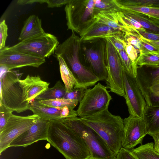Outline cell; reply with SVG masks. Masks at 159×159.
I'll return each instance as SVG.
<instances>
[{
	"label": "cell",
	"mask_w": 159,
	"mask_h": 159,
	"mask_svg": "<svg viewBox=\"0 0 159 159\" xmlns=\"http://www.w3.org/2000/svg\"><path fill=\"white\" fill-rule=\"evenodd\" d=\"M40 118L34 114L26 116L12 114L0 131V154L9 147L14 140L29 129Z\"/></svg>",
	"instance_id": "obj_10"
},
{
	"label": "cell",
	"mask_w": 159,
	"mask_h": 159,
	"mask_svg": "<svg viewBox=\"0 0 159 159\" xmlns=\"http://www.w3.org/2000/svg\"><path fill=\"white\" fill-rule=\"evenodd\" d=\"M107 87L110 91L125 97L124 90L123 70L119 54L108 38L105 39Z\"/></svg>",
	"instance_id": "obj_8"
},
{
	"label": "cell",
	"mask_w": 159,
	"mask_h": 159,
	"mask_svg": "<svg viewBox=\"0 0 159 159\" xmlns=\"http://www.w3.org/2000/svg\"><path fill=\"white\" fill-rule=\"evenodd\" d=\"M0 131L6 125L10 117L12 115V110L3 104L0 103Z\"/></svg>",
	"instance_id": "obj_35"
},
{
	"label": "cell",
	"mask_w": 159,
	"mask_h": 159,
	"mask_svg": "<svg viewBox=\"0 0 159 159\" xmlns=\"http://www.w3.org/2000/svg\"><path fill=\"white\" fill-rule=\"evenodd\" d=\"M138 67L146 66L159 68V54L150 53H140L137 60Z\"/></svg>",
	"instance_id": "obj_28"
},
{
	"label": "cell",
	"mask_w": 159,
	"mask_h": 159,
	"mask_svg": "<svg viewBox=\"0 0 159 159\" xmlns=\"http://www.w3.org/2000/svg\"><path fill=\"white\" fill-rule=\"evenodd\" d=\"M45 62L44 58L13 50L8 46L0 50V66L8 70L25 66L37 68Z\"/></svg>",
	"instance_id": "obj_12"
},
{
	"label": "cell",
	"mask_w": 159,
	"mask_h": 159,
	"mask_svg": "<svg viewBox=\"0 0 159 159\" xmlns=\"http://www.w3.org/2000/svg\"><path fill=\"white\" fill-rule=\"evenodd\" d=\"M139 22L146 32L159 34V21L148 15L140 12L122 10Z\"/></svg>",
	"instance_id": "obj_22"
},
{
	"label": "cell",
	"mask_w": 159,
	"mask_h": 159,
	"mask_svg": "<svg viewBox=\"0 0 159 159\" xmlns=\"http://www.w3.org/2000/svg\"><path fill=\"white\" fill-rule=\"evenodd\" d=\"M86 89L80 88H74L70 92L66 91L63 98L77 100L80 102L83 98Z\"/></svg>",
	"instance_id": "obj_34"
},
{
	"label": "cell",
	"mask_w": 159,
	"mask_h": 159,
	"mask_svg": "<svg viewBox=\"0 0 159 159\" xmlns=\"http://www.w3.org/2000/svg\"><path fill=\"white\" fill-rule=\"evenodd\" d=\"M29 110L40 118L49 121L61 120L78 116L76 111L67 107L58 108L45 105L36 99L30 103Z\"/></svg>",
	"instance_id": "obj_16"
},
{
	"label": "cell",
	"mask_w": 159,
	"mask_h": 159,
	"mask_svg": "<svg viewBox=\"0 0 159 159\" xmlns=\"http://www.w3.org/2000/svg\"><path fill=\"white\" fill-rule=\"evenodd\" d=\"M136 79L143 94L148 88L159 81V68L145 66L138 67Z\"/></svg>",
	"instance_id": "obj_19"
},
{
	"label": "cell",
	"mask_w": 159,
	"mask_h": 159,
	"mask_svg": "<svg viewBox=\"0 0 159 159\" xmlns=\"http://www.w3.org/2000/svg\"><path fill=\"white\" fill-rule=\"evenodd\" d=\"M56 57L59 62L61 79L66 91L70 92L74 88H79L77 80L63 58L60 56Z\"/></svg>",
	"instance_id": "obj_24"
},
{
	"label": "cell",
	"mask_w": 159,
	"mask_h": 159,
	"mask_svg": "<svg viewBox=\"0 0 159 159\" xmlns=\"http://www.w3.org/2000/svg\"><path fill=\"white\" fill-rule=\"evenodd\" d=\"M143 94L147 106H159V81L148 88Z\"/></svg>",
	"instance_id": "obj_32"
},
{
	"label": "cell",
	"mask_w": 159,
	"mask_h": 159,
	"mask_svg": "<svg viewBox=\"0 0 159 159\" xmlns=\"http://www.w3.org/2000/svg\"><path fill=\"white\" fill-rule=\"evenodd\" d=\"M80 37L72 31L71 35L59 44L55 51L56 57L61 56L77 80L79 88L87 89L99 81L90 68L84 66L79 59L81 48Z\"/></svg>",
	"instance_id": "obj_2"
},
{
	"label": "cell",
	"mask_w": 159,
	"mask_h": 159,
	"mask_svg": "<svg viewBox=\"0 0 159 159\" xmlns=\"http://www.w3.org/2000/svg\"><path fill=\"white\" fill-rule=\"evenodd\" d=\"M94 14L101 11L118 12L121 9L115 0H94Z\"/></svg>",
	"instance_id": "obj_30"
},
{
	"label": "cell",
	"mask_w": 159,
	"mask_h": 159,
	"mask_svg": "<svg viewBox=\"0 0 159 159\" xmlns=\"http://www.w3.org/2000/svg\"><path fill=\"white\" fill-rule=\"evenodd\" d=\"M60 120L82 138L89 150L91 159H116V156L104 140L93 129L82 122L79 117L69 118Z\"/></svg>",
	"instance_id": "obj_4"
},
{
	"label": "cell",
	"mask_w": 159,
	"mask_h": 159,
	"mask_svg": "<svg viewBox=\"0 0 159 159\" xmlns=\"http://www.w3.org/2000/svg\"><path fill=\"white\" fill-rule=\"evenodd\" d=\"M71 0H45L44 3H46L49 8L59 7L68 3Z\"/></svg>",
	"instance_id": "obj_40"
},
{
	"label": "cell",
	"mask_w": 159,
	"mask_h": 159,
	"mask_svg": "<svg viewBox=\"0 0 159 159\" xmlns=\"http://www.w3.org/2000/svg\"><path fill=\"white\" fill-rule=\"evenodd\" d=\"M39 101L41 103L45 105L58 108L67 107L72 110H74L79 102L77 100L68 99L63 98Z\"/></svg>",
	"instance_id": "obj_29"
},
{
	"label": "cell",
	"mask_w": 159,
	"mask_h": 159,
	"mask_svg": "<svg viewBox=\"0 0 159 159\" xmlns=\"http://www.w3.org/2000/svg\"><path fill=\"white\" fill-rule=\"evenodd\" d=\"M143 38L147 42L154 46L159 50V41H151Z\"/></svg>",
	"instance_id": "obj_44"
},
{
	"label": "cell",
	"mask_w": 159,
	"mask_h": 159,
	"mask_svg": "<svg viewBox=\"0 0 159 159\" xmlns=\"http://www.w3.org/2000/svg\"><path fill=\"white\" fill-rule=\"evenodd\" d=\"M125 43V51L134 64L137 66V60L140 53L133 46L128 43Z\"/></svg>",
	"instance_id": "obj_37"
},
{
	"label": "cell",
	"mask_w": 159,
	"mask_h": 159,
	"mask_svg": "<svg viewBox=\"0 0 159 159\" xmlns=\"http://www.w3.org/2000/svg\"><path fill=\"white\" fill-rule=\"evenodd\" d=\"M116 159H139L130 149L122 148L116 156Z\"/></svg>",
	"instance_id": "obj_39"
},
{
	"label": "cell",
	"mask_w": 159,
	"mask_h": 159,
	"mask_svg": "<svg viewBox=\"0 0 159 159\" xmlns=\"http://www.w3.org/2000/svg\"><path fill=\"white\" fill-rule=\"evenodd\" d=\"M119 12L101 11L95 14L94 17L97 22L105 24L124 34L130 31L122 22Z\"/></svg>",
	"instance_id": "obj_21"
},
{
	"label": "cell",
	"mask_w": 159,
	"mask_h": 159,
	"mask_svg": "<svg viewBox=\"0 0 159 159\" xmlns=\"http://www.w3.org/2000/svg\"><path fill=\"white\" fill-rule=\"evenodd\" d=\"M152 137L154 140V147L156 148L159 144V132L150 135Z\"/></svg>",
	"instance_id": "obj_42"
},
{
	"label": "cell",
	"mask_w": 159,
	"mask_h": 159,
	"mask_svg": "<svg viewBox=\"0 0 159 159\" xmlns=\"http://www.w3.org/2000/svg\"><path fill=\"white\" fill-rule=\"evenodd\" d=\"M79 118L100 136L116 156L122 148L124 119L112 115L108 109L94 116Z\"/></svg>",
	"instance_id": "obj_3"
},
{
	"label": "cell",
	"mask_w": 159,
	"mask_h": 159,
	"mask_svg": "<svg viewBox=\"0 0 159 159\" xmlns=\"http://www.w3.org/2000/svg\"><path fill=\"white\" fill-rule=\"evenodd\" d=\"M66 92L65 86L60 81L58 80L53 87L48 88L37 97L35 99L45 100L63 98Z\"/></svg>",
	"instance_id": "obj_25"
},
{
	"label": "cell",
	"mask_w": 159,
	"mask_h": 159,
	"mask_svg": "<svg viewBox=\"0 0 159 159\" xmlns=\"http://www.w3.org/2000/svg\"><path fill=\"white\" fill-rule=\"evenodd\" d=\"M123 80L126 102L129 115L136 117L143 116L147 106L143 94L136 78L123 71Z\"/></svg>",
	"instance_id": "obj_11"
},
{
	"label": "cell",
	"mask_w": 159,
	"mask_h": 159,
	"mask_svg": "<svg viewBox=\"0 0 159 159\" xmlns=\"http://www.w3.org/2000/svg\"><path fill=\"white\" fill-rule=\"evenodd\" d=\"M124 125L122 147L132 149L138 144L142 145L143 139L148 134L143 116L136 117L129 115L124 119Z\"/></svg>",
	"instance_id": "obj_13"
},
{
	"label": "cell",
	"mask_w": 159,
	"mask_h": 159,
	"mask_svg": "<svg viewBox=\"0 0 159 159\" xmlns=\"http://www.w3.org/2000/svg\"><path fill=\"white\" fill-rule=\"evenodd\" d=\"M144 38L151 41H159V34H155L146 32H139Z\"/></svg>",
	"instance_id": "obj_41"
},
{
	"label": "cell",
	"mask_w": 159,
	"mask_h": 159,
	"mask_svg": "<svg viewBox=\"0 0 159 159\" xmlns=\"http://www.w3.org/2000/svg\"><path fill=\"white\" fill-rule=\"evenodd\" d=\"M94 0H71L65 8L67 30L79 34L95 20Z\"/></svg>",
	"instance_id": "obj_6"
},
{
	"label": "cell",
	"mask_w": 159,
	"mask_h": 159,
	"mask_svg": "<svg viewBox=\"0 0 159 159\" xmlns=\"http://www.w3.org/2000/svg\"><path fill=\"white\" fill-rule=\"evenodd\" d=\"M116 50L119 54L124 70L132 77L136 78L137 74L138 67L133 63L125 49Z\"/></svg>",
	"instance_id": "obj_31"
},
{
	"label": "cell",
	"mask_w": 159,
	"mask_h": 159,
	"mask_svg": "<svg viewBox=\"0 0 159 159\" xmlns=\"http://www.w3.org/2000/svg\"><path fill=\"white\" fill-rule=\"evenodd\" d=\"M45 33L42 26L41 20L37 16L31 15L24 22L18 40L22 41Z\"/></svg>",
	"instance_id": "obj_20"
},
{
	"label": "cell",
	"mask_w": 159,
	"mask_h": 159,
	"mask_svg": "<svg viewBox=\"0 0 159 159\" xmlns=\"http://www.w3.org/2000/svg\"><path fill=\"white\" fill-rule=\"evenodd\" d=\"M7 30V26L5 20H3L0 23V50L6 47V41L8 36Z\"/></svg>",
	"instance_id": "obj_38"
},
{
	"label": "cell",
	"mask_w": 159,
	"mask_h": 159,
	"mask_svg": "<svg viewBox=\"0 0 159 159\" xmlns=\"http://www.w3.org/2000/svg\"><path fill=\"white\" fill-rule=\"evenodd\" d=\"M106 88L99 82L86 90L76 111L80 117L94 116L108 109L112 98Z\"/></svg>",
	"instance_id": "obj_7"
},
{
	"label": "cell",
	"mask_w": 159,
	"mask_h": 159,
	"mask_svg": "<svg viewBox=\"0 0 159 159\" xmlns=\"http://www.w3.org/2000/svg\"><path fill=\"white\" fill-rule=\"evenodd\" d=\"M22 73L18 70H7L0 80V103L20 113L29 110L30 103L24 102L19 80Z\"/></svg>",
	"instance_id": "obj_5"
},
{
	"label": "cell",
	"mask_w": 159,
	"mask_h": 159,
	"mask_svg": "<svg viewBox=\"0 0 159 159\" xmlns=\"http://www.w3.org/2000/svg\"><path fill=\"white\" fill-rule=\"evenodd\" d=\"M148 134L159 132V106L146 107L143 115Z\"/></svg>",
	"instance_id": "obj_23"
},
{
	"label": "cell",
	"mask_w": 159,
	"mask_h": 159,
	"mask_svg": "<svg viewBox=\"0 0 159 159\" xmlns=\"http://www.w3.org/2000/svg\"><path fill=\"white\" fill-rule=\"evenodd\" d=\"M50 121L40 118L10 144L9 147H25L41 140H47Z\"/></svg>",
	"instance_id": "obj_15"
},
{
	"label": "cell",
	"mask_w": 159,
	"mask_h": 159,
	"mask_svg": "<svg viewBox=\"0 0 159 159\" xmlns=\"http://www.w3.org/2000/svg\"><path fill=\"white\" fill-rule=\"evenodd\" d=\"M59 45V42L55 36L45 33L38 36L20 41L9 48L13 50L45 58L54 53Z\"/></svg>",
	"instance_id": "obj_9"
},
{
	"label": "cell",
	"mask_w": 159,
	"mask_h": 159,
	"mask_svg": "<svg viewBox=\"0 0 159 159\" xmlns=\"http://www.w3.org/2000/svg\"><path fill=\"white\" fill-rule=\"evenodd\" d=\"M130 150L139 159H159V153L155 150L152 142L142 144Z\"/></svg>",
	"instance_id": "obj_26"
},
{
	"label": "cell",
	"mask_w": 159,
	"mask_h": 159,
	"mask_svg": "<svg viewBox=\"0 0 159 159\" xmlns=\"http://www.w3.org/2000/svg\"><path fill=\"white\" fill-rule=\"evenodd\" d=\"M123 34L122 32L116 31L105 24L97 22L95 19L79 34L81 42L106 39Z\"/></svg>",
	"instance_id": "obj_18"
},
{
	"label": "cell",
	"mask_w": 159,
	"mask_h": 159,
	"mask_svg": "<svg viewBox=\"0 0 159 159\" xmlns=\"http://www.w3.org/2000/svg\"><path fill=\"white\" fill-rule=\"evenodd\" d=\"M154 149L157 152L159 153V144L156 148H154Z\"/></svg>",
	"instance_id": "obj_45"
},
{
	"label": "cell",
	"mask_w": 159,
	"mask_h": 159,
	"mask_svg": "<svg viewBox=\"0 0 159 159\" xmlns=\"http://www.w3.org/2000/svg\"><path fill=\"white\" fill-rule=\"evenodd\" d=\"M24 102L30 103L32 100L48 88L50 83L42 80L39 76L27 75L24 79L19 80Z\"/></svg>",
	"instance_id": "obj_17"
},
{
	"label": "cell",
	"mask_w": 159,
	"mask_h": 159,
	"mask_svg": "<svg viewBox=\"0 0 159 159\" xmlns=\"http://www.w3.org/2000/svg\"><path fill=\"white\" fill-rule=\"evenodd\" d=\"M139 39L141 45L140 53H148L159 54V50L157 48L147 42L140 34Z\"/></svg>",
	"instance_id": "obj_36"
},
{
	"label": "cell",
	"mask_w": 159,
	"mask_h": 159,
	"mask_svg": "<svg viewBox=\"0 0 159 159\" xmlns=\"http://www.w3.org/2000/svg\"><path fill=\"white\" fill-rule=\"evenodd\" d=\"M119 7H145L159 8V0H115Z\"/></svg>",
	"instance_id": "obj_27"
},
{
	"label": "cell",
	"mask_w": 159,
	"mask_h": 159,
	"mask_svg": "<svg viewBox=\"0 0 159 159\" xmlns=\"http://www.w3.org/2000/svg\"><path fill=\"white\" fill-rule=\"evenodd\" d=\"M86 59L90 65V69L99 81L106 80V69L105 39H100L91 48H84Z\"/></svg>",
	"instance_id": "obj_14"
},
{
	"label": "cell",
	"mask_w": 159,
	"mask_h": 159,
	"mask_svg": "<svg viewBox=\"0 0 159 159\" xmlns=\"http://www.w3.org/2000/svg\"><path fill=\"white\" fill-rule=\"evenodd\" d=\"M121 10L134 11L146 14L159 21V8L145 7H126L120 8Z\"/></svg>",
	"instance_id": "obj_33"
},
{
	"label": "cell",
	"mask_w": 159,
	"mask_h": 159,
	"mask_svg": "<svg viewBox=\"0 0 159 159\" xmlns=\"http://www.w3.org/2000/svg\"><path fill=\"white\" fill-rule=\"evenodd\" d=\"M66 159H91L89 150L77 132L60 120H51L47 140Z\"/></svg>",
	"instance_id": "obj_1"
},
{
	"label": "cell",
	"mask_w": 159,
	"mask_h": 159,
	"mask_svg": "<svg viewBox=\"0 0 159 159\" xmlns=\"http://www.w3.org/2000/svg\"><path fill=\"white\" fill-rule=\"evenodd\" d=\"M39 0H19L17 3L20 5H24L27 4H32L34 2H39Z\"/></svg>",
	"instance_id": "obj_43"
}]
</instances>
